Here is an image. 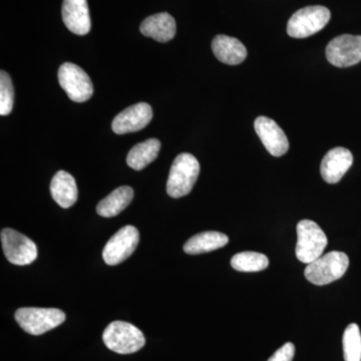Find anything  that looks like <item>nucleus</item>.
<instances>
[{
	"label": "nucleus",
	"instance_id": "nucleus-1",
	"mask_svg": "<svg viewBox=\"0 0 361 361\" xmlns=\"http://www.w3.org/2000/svg\"><path fill=\"white\" fill-rule=\"evenodd\" d=\"M200 174V164L191 154H180L175 159L167 182V193L172 198L186 196Z\"/></svg>",
	"mask_w": 361,
	"mask_h": 361
},
{
	"label": "nucleus",
	"instance_id": "nucleus-2",
	"mask_svg": "<svg viewBox=\"0 0 361 361\" xmlns=\"http://www.w3.org/2000/svg\"><path fill=\"white\" fill-rule=\"evenodd\" d=\"M348 266L349 259L345 253L332 251L308 264L304 274L310 283L322 286L341 279Z\"/></svg>",
	"mask_w": 361,
	"mask_h": 361
},
{
	"label": "nucleus",
	"instance_id": "nucleus-3",
	"mask_svg": "<svg viewBox=\"0 0 361 361\" xmlns=\"http://www.w3.org/2000/svg\"><path fill=\"white\" fill-rule=\"evenodd\" d=\"M103 341L106 348L118 355H130L144 348V334L130 323L114 322L104 329Z\"/></svg>",
	"mask_w": 361,
	"mask_h": 361
},
{
	"label": "nucleus",
	"instance_id": "nucleus-4",
	"mask_svg": "<svg viewBox=\"0 0 361 361\" xmlns=\"http://www.w3.org/2000/svg\"><path fill=\"white\" fill-rule=\"evenodd\" d=\"M327 237L315 222L302 220L297 225L296 257L305 264H310L322 257L326 248Z\"/></svg>",
	"mask_w": 361,
	"mask_h": 361
},
{
	"label": "nucleus",
	"instance_id": "nucleus-5",
	"mask_svg": "<svg viewBox=\"0 0 361 361\" xmlns=\"http://www.w3.org/2000/svg\"><path fill=\"white\" fill-rule=\"evenodd\" d=\"M18 325L32 336H40L63 324L66 314L56 308L23 307L16 312Z\"/></svg>",
	"mask_w": 361,
	"mask_h": 361
},
{
	"label": "nucleus",
	"instance_id": "nucleus-6",
	"mask_svg": "<svg viewBox=\"0 0 361 361\" xmlns=\"http://www.w3.org/2000/svg\"><path fill=\"white\" fill-rule=\"evenodd\" d=\"M331 14L325 6H307L297 11L287 25V32L294 39H305L315 35L329 23Z\"/></svg>",
	"mask_w": 361,
	"mask_h": 361
},
{
	"label": "nucleus",
	"instance_id": "nucleus-7",
	"mask_svg": "<svg viewBox=\"0 0 361 361\" xmlns=\"http://www.w3.org/2000/svg\"><path fill=\"white\" fill-rule=\"evenodd\" d=\"M59 82L66 94L75 103L89 101L94 87L87 73L75 63H66L59 70Z\"/></svg>",
	"mask_w": 361,
	"mask_h": 361
},
{
	"label": "nucleus",
	"instance_id": "nucleus-8",
	"mask_svg": "<svg viewBox=\"0 0 361 361\" xmlns=\"http://www.w3.org/2000/svg\"><path fill=\"white\" fill-rule=\"evenodd\" d=\"M1 243L7 260L14 265H30L37 258L35 242L11 228L2 230Z\"/></svg>",
	"mask_w": 361,
	"mask_h": 361
},
{
	"label": "nucleus",
	"instance_id": "nucleus-9",
	"mask_svg": "<svg viewBox=\"0 0 361 361\" xmlns=\"http://www.w3.org/2000/svg\"><path fill=\"white\" fill-rule=\"evenodd\" d=\"M140 242V233L134 226H125L104 246L103 258L110 266L121 264L134 253Z\"/></svg>",
	"mask_w": 361,
	"mask_h": 361
},
{
	"label": "nucleus",
	"instance_id": "nucleus-10",
	"mask_svg": "<svg viewBox=\"0 0 361 361\" xmlns=\"http://www.w3.org/2000/svg\"><path fill=\"white\" fill-rule=\"evenodd\" d=\"M326 58L332 66L348 68L361 61V35H339L326 47Z\"/></svg>",
	"mask_w": 361,
	"mask_h": 361
},
{
	"label": "nucleus",
	"instance_id": "nucleus-11",
	"mask_svg": "<svg viewBox=\"0 0 361 361\" xmlns=\"http://www.w3.org/2000/svg\"><path fill=\"white\" fill-rule=\"evenodd\" d=\"M152 118H153V110L149 104H135L121 111L114 118L111 129L116 135L137 132L146 128Z\"/></svg>",
	"mask_w": 361,
	"mask_h": 361
},
{
	"label": "nucleus",
	"instance_id": "nucleus-12",
	"mask_svg": "<svg viewBox=\"0 0 361 361\" xmlns=\"http://www.w3.org/2000/svg\"><path fill=\"white\" fill-rule=\"evenodd\" d=\"M256 133L266 149L274 157H281L288 152L289 142L283 130L272 118L258 116L254 123Z\"/></svg>",
	"mask_w": 361,
	"mask_h": 361
},
{
	"label": "nucleus",
	"instance_id": "nucleus-13",
	"mask_svg": "<svg viewBox=\"0 0 361 361\" xmlns=\"http://www.w3.org/2000/svg\"><path fill=\"white\" fill-rule=\"evenodd\" d=\"M353 164V156L349 149L337 147L324 156L320 166V174L329 184H336L342 179Z\"/></svg>",
	"mask_w": 361,
	"mask_h": 361
},
{
	"label": "nucleus",
	"instance_id": "nucleus-14",
	"mask_svg": "<svg viewBox=\"0 0 361 361\" xmlns=\"http://www.w3.org/2000/svg\"><path fill=\"white\" fill-rule=\"evenodd\" d=\"M63 20L70 32L87 35L92 26L87 0H63Z\"/></svg>",
	"mask_w": 361,
	"mask_h": 361
},
{
	"label": "nucleus",
	"instance_id": "nucleus-15",
	"mask_svg": "<svg viewBox=\"0 0 361 361\" xmlns=\"http://www.w3.org/2000/svg\"><path fill=\"white\" fill-rule=\"evenodd\" d=\"M212 51L216 58L225 65H240L247 58L245 45L239 39L228 35H220L214 37Z\"/></svg>",
	"mask_w": 361,
	"mask_h": 361
},
{
	"label": "nucleus",
	"instance_id": "nucleus-16",
	"mask_svg": "<svg viewBox=\"0 0 361 361\" xmlns=\"http://www.w3.org/2000/svg\"><path fill=\"white\" fill-rule=\"evenodd\" d=\"M140 30L145 37H152L159 42H168L176 35V21L167 13L154 14L142 21Z\"/></svg>",
	"mask_w": 361,
	"mask_h": 361
},
{
	"label": "nucleus",
	"instance_id": "nucleus-17",
	"mask_svg": "<svg viewBox=\"0 0 361 361\" xmlns=\"http://www.w3.org/2000/svg\"><path fill=\"white\" fill-rule=\"evenodd\" d=\"M52 199L61 208L68 209L75 205L78 200V187L75 178L66 171H59L52 178L51 183Z\"/></svg>",
	"mask_w": 361,
	"mask_h": 361
},
{
	"label": "nucleus",
	"instance_id": "nucleus-18",
	"mask_svg": "<svg viewBox=\"0 0 361 361\" xmlns=\"http://www.w3.org/2000/svg\"><path fill=\"white\" fill-rule=\"evenodd\" d=\"M227 235L216 231L202 232L188 240L184 245L185 253L190 255L208 253L227 245Z\"/></svg>",
	"mask_w": 361,
	"mask_h": 361
},
{
	"label": "nucleus",
	"instance_id": "nucleus-19",
	"mask_svg": "<svg viewBox=\"0 0 361 361\" xmlns=\"http://www.w3.org/2000/svg\"><path fill=\"white\" fill-rule=\"evenodd\" d=\"M133 198H134V190L132 188L129 186L118 188L99 202L97 207V212L102 217H116L130 205Z\"/></svg>",
	"mask_w": 361,
	"mask_h": 361
},
{
	"label": "nucleus",
	"instance_id": "nucleus-20",
	"mask_svg": "<svg viewBox=\"0 0 361 361\" xmlns=\"http://www.w3.org/2000/svg\"><path fill=\"white\" fill-rule=\"evenodd\" d=\"M160 149L161 142L159 140L149 139L140 142L128 154L127 164L134 170L141 171L156 160Z\"/></svg>",
	"mask_w": 361,
	"mask_h": 361
},
{
	"label": "nucleus",
	"instance_id": "nucleus-21",
	"mask_svg": "<svg viewBox=\"0 0 361 361\" xmlns=\"http://www.w3.org/2000/svg\"><path fill=\"white\" fill-rule=\"evenodd\" d=\"M231 266L240 272H258L269 266V260L264 254L257 252H241L233 256Z\"/></svg>",
	"mask_w": 361,
	"mask_h": 361
},
{
	"label": "nucleus",
	"instance_id": "nucleus-22",
	"mask_svg": "<svg viewBox=\"0 0 361 361\" xmlns=\"http://www.w3.org/2000/svg\"><path fill=\"white\" fill-rule=\"evenodd\" d=\"M343 355L345 361H361V334L355 323L349 324L344 331Z\"/></svg>",
	"mask_w": 361,
	"mask_h": 361
},
{
	"label": "nucleus",
	"instance_id": "nucleus-23",
	"mask_svg": "<svg viewBox=\"0 0 361 361\" xmlns=\"http://www.w3.org/2000/svg\"><path fill=\"white\" fill-rule=\"evenodd\" d=\"M14 92L13 82L6 71L0 73V115L7 116L13 108Z\"/></svg>",
	"mask_w": 361,
	"mask_h": 361
},
{
	"label": "nucleus",
	"instance_id": "nucleus-24",
	"mask_svg": "<svg viewBox=\"0 0 361 361\" xmlns=\"http://www.w3.org/2000/svg\"><path fill=\"white\" fill-rule=\"evenodd\" d=\"M295 355V346L291 342H287L282 348L278 349L268 361H292Z\"/></svg>",
	"mask_w": 361,
	"mask_h": 361
}]
</instances>
